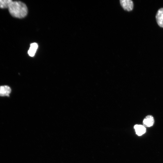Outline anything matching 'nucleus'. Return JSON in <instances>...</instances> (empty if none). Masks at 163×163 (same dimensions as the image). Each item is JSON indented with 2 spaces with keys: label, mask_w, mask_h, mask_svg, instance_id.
Listing matches in <instances>:
<instances>
[{
  "label": "nucleus",
  "mask_w": 163,
  "mask_h": 163,
  "mask_svg": "<svg viewBox=\"0 0 163 163\" xmlns=\"http://www.w3.org/2000/svg\"><path fill=\"white\" fill-rule=\"evenodd\" d=\"M38 47L37 44L36 43H31L29 50L28 51V53L29 56L31 57L34 56L36 52Z\"/></svg>",
  "instance_id": "obj_7"
},
{
  "label": "nucleus",
  "mask_w": 163,
  "mask_h": 163,
  "mask_svg": "<svg viewBox=\"0 0 163 163\" xmlns=\"http://www.w3.org/2000/svg\"><path fill=\"white\" fill-rule=\"evenodd\" d=\"M12 1V0H0V8H8Z\"/></svg>",
  "instance_id": "obj_8"
},
{
  "label": "nucleus",
  "mask_w": 163,
  "mask_h": 163,
  "mask_svg": "<svg viewBox=\"0 0 163 163\" xmlns=\"http://www.w3.org/2000/svg\"><path fill=\"white\" fill-rule=\"evenodd\" d=\"M134 128L136 134L138 136H142L146 132L145 127L141 125H135L134 126Z\"/></svg>",
  "instance_id": "obj_6"
},
{
  "label": "nucleus",
  "mask_w": 163,
  "mask_h": 163,
  "mask_svg": "<svg viewBox=\"0 0 163 163\" xmlns=\"http://www.w3.org/2000/svg\"><path fill=\"white\" fill-rule=\"evenodd\" d=\"M11 91L10 88L7 85L0 86V96L9 97Z\"/></svg>",
  "instance_id": "obj_5"
},
{
  "label": "nucleus",
  "mask_w": 163,
  "mask_h": 163,
  "mask_svg": "<svg viewBox=\"0 0 163 163\" xmlns=\"http://www.w3.org/2000/svg\"><path fill=\"white\" fill-rule=\"evenodd\" d=\"M155 18L158 25L163 27V8H161L158 11Z\"/></svg>",
  "instance_id": "obj_3"
},
{
  "label": "nucleus",
  "mask_w": 163,
  "mask_h": 163,
  "mask_svg": "<svg viewBox=\"0 0 163 163\" xmlns=\"http://www.w3.org/2000/svg\"><path fill=\"white\" fill-rule=\"evenodd\" d=\"M120 4L125 11H132L133 8V3L131 0H120Z\"/></svg>",
  "instance_id": "obj_2"
},
{
  "label": "nucleus",
  "mask_w": 163,
  "mask_h": 163,
  "mask_svg": "<svg viewBox=\"0 0 163 163\" xmlns=\"http://www.w3.org/2000/svg\"><path fill=\"white\" fill-rule=\"evenodd\" d=\"M154 123L153 117L151 115L146 116L143 121V126L145 127H150L152 126Z\"/></svg>",
  "instance_id": "obj_4"
},
{
  "label": "nucleus",
  "mask_w": 163,
  "mask_h": 163,
  "mask_svg": "<svg viewBox=\"0 0 163 163\" xmlns=\"http://www.w3.org/2000/svg\"><path fill=\"white\" fill-rule=\"evenodd\" d=\"M8 9L12 16L19 18L25 17L28 12L26 5L20 1H12L9 5Z\"/></svg>",
  "instance_id": "obj_1"
}]
</instances>
